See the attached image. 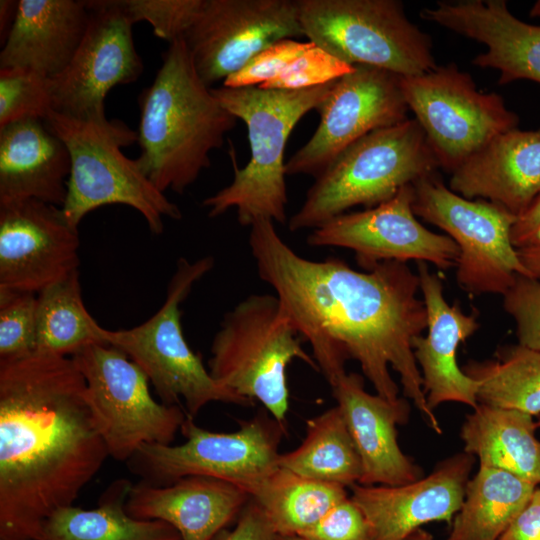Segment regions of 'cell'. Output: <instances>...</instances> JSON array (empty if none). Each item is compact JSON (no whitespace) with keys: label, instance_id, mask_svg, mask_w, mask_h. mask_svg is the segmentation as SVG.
Instances as JSON below:
<instances>
[{"label":"cell","instance_id":"obj_41","mask_svg":"<svg viewBox=\"0 0 540 540\" xmlns=\"http://www.w3.org/2000/svg\"><path fill=\"white\" fill-rule=\"evenodd\" d=\"M277 533L262 508L251 498L233 529L222 530L214 540H276Z\"/></svg>","mask_w":540,"mask_h":540},{"label":"cell","instance_id":"obj_29","mask_svg":"<svg viewBox=\"0 0 540 540\" xmlns=\"http://www.w3.org/2000/svg\"><path fill=\"white\" fill-rule=\"evenodd\" d=\"M536 487L508 471L479 466L467 483L447 540H497Z\"/></svg>","mask_w":540,"mask_h":540},{"label":"cell","instance_id":"obj_30","mask_svg":"<svg viewBox=\"0 0 540 540\" xmlns=\"http://www.w3.org/2000/svg\"><path fill=\"white\" fill-rule=\"evenodd\" d=\"M279 467L306 478L352 487L362 463L341 410L336 405L309 419L306 435L294 450L280 453Z\"/></svg>","mask_w":540,"mask_h":540},{"label":"cell","instance_id":"obj_12","mask_svg":"<svg viewBox=\"0 0 540 540\" xmlns=\"http://www.w3.org/2000/svg\"><path fill=\"white\" fill-rule=\"evenodd\" d=\"M400 86L439 167L450 173L495 136L518 127V115L503 98L479 91L455 63L400 76Z\"/></svg>","mask_w":540,"mask_h":540},{"label":"cell","instance_id":"obj_15","mask_svg":"<svg viewBox=\"0 0 540 540\" xmlns=\"http://www.w3.org/2000/svg\"><path fill=\"white\" fill-rule=\"evenodd\" d=\"M298 36L304 34L297 0H203L183 40L212 88L273 43Z\"/></svg>","mask_w":540,"mask_h":540},{"label":"cell","instance_id":"obj_16","mask_svg":"<svg viewBox=\"0 0 540 540\" xmlns=\"http://www.w3.org/2000/svg\"><path fill=\"white\" fill-rule=\"evenodd\" d=\"M316 110L319 125L286 162V175L317 177L347 147L372 131L407 120L409 111L400 76L364 65L334 81Z\"/></svg>","mask_w":540,"mask_h":540},{"label":"cell","instance_id":"obj_22","mask_svg":"<svg viewBox=\"0 0 540 540\" xmlns=\"http://www.w3.org/2000/svg\"><path fill=\"white\" fill-rule=\"evenodd\" d=\"M420 290L427 311V336L412 341L421 372L427 404L434 411L446 402L471 406L479 404L478 383L457 363V349L479 328L477 314L464 313L458 304L449 305L443 295L441 278L418 262Z\"/></svg>","mask_w":540,"mask_h":540},{"label":"cell","instance_id":"obj_31","mask_svg":"<svg viewBox=\"0 0 540 540\" xmlns=\"http://www.w3.org/2000/svg\"><path fill=\"white\" fill-rule=\"evenodd\" d=\"M250 496L265 512L277 535L294 536L315 524L348 493L341 485L278 467Z\"/></svg>","mask_w":540,"mask_h":540},{"label":"cell","instance_id":"obj_43","mask_svg":"<svg viewBox=\"0 0 540 540\" xmlns=\"http://www.w3.org/2000/svg\"><path fill=\"white\" fill-rule=\"evenodd\" d=\"M511 241L516 249L540 245V195L517 217L511 230Z\"/></svg>","mask_w":540,"mask_h":540},{"label":"cell","instance_id":"obj_11","mask_svg":"<svg viewBox=\"0 0 540 540\" xmlns=\"http://www.w3.org/2000/svg\"><path fill=\"white\" fill-rule=\"evenodd\" d=\"M179 445L144 444L130 459L133 470L154 485L187 476L232 483L249 494L278 467L284 424L264 416L242 421L233 432H212L187 416Z\"/></svg>","mask_w":540,"mask_h":540},{"label":"cell","instance_id":"obj_23","mask_svg":"<svg viewBox=\"0 0 540 540\" xmlns=\"http://www.w3.org/2000/svg\"><path fill=\"white\" fill-rule=\"evenodd\" d=\"M250 499L248 492L232 483L187 476L167 485L145 481L132 485L126 510L137 519L170 524L182 540H214Z\"/></svg>","mask_w":540,"mask_h":540},{"label":"cell","instance_id":"obj_19","mask_svg":"<svg viewBox=\"0 0 540 540\" xmlns=\"http://www.w3.org/2000/svg\"><path fill=\"white\" fill-rule=\"evenodd\" d=\"M474 461L463 452L411 483L353 485L350 497L367 519L371 540H406L424 524L450 522L463 503Z\"/></svg>","mask_w":540,"mask_h":540},{"label":"cell","instance_id":"obj_21","mask_svg":"<svg viewBox=\"0 0 540 540\" xmlns=\"http://www.w3.org/2000/svg\"><path fill=\"white\" fill-rule=\"evenodd\" d=\"M330 386L361 459L358 484L397 486L422 478V470L397 440L396 426L408 420V402H390L367 392L357 373L346 372Z\"/></svg>","mask_w":540,"mask_h":540},{"label":"cell","instance_id":"obj_8","mask_svg":"<svg viewBox=\"0 0 540 540\" xmlns=\"http://www.w3.org/2000/svg\"><path fill=\"white\" fill-rule=\"evenodd\" d=\"M213 266L212 256L195 261L180 258L168 284L166 298L155 314L130 329L102 328L103 341L124 352L144 371L161 402L179 405L183 400L186 414L191 418L210 402L245 407L254 404L219 384L183 334L180 306L194 284Z\"/></svg>","mask_w":540,"mask_h":540},{"label":"cell","instance_id":"obj_46","mask_svg":"<svg viewBox=\"0 0 540 540\" xmlns=\"http://www.w3.org/2000/svg\"><path fill=\"white\" fill-rule=\"evenodd\" d=\"M406 540H434V538L431 533L420 528L410 535Z\"/></svg>","mask_w":540,"mask_h":540},{"label":"cell","instance_id":"obj_33","mask_svg":"<svg viewBox=\"0 0 540 540\" xmlns=\"http://www.w3.org/2000/svg\"><path fill=\"white\" fill-rule=\"evenodd\" d=\"M478 383L480 404L540 414V352L504 347L497 360L471 361L462 369Z\"/></svg>","mask_w":540,"mask_h":540},{"label":"cell","instance_id":"obj_13","mask_svg":"<svg viewBox=\"0 0 540 540\" xmlns=\"http://www.w3.org/2000/svg\"><path fill=\"white\" fill-rule=\"evenodd\" d=\"M109 456L130 460L144 444L169 445L187 414L179 405L157 402L144 371L118 348L99 343L71 356Z\"/></svg>","mask_w":540,"mask_h":540},{"label":"cell","instance_id":"obj_5","mask_svg":"<svg viewBox=\"0 0 540 540\" xmlns=\"http://www.w3.org/2000/svg\"><path fill=\"white\" fill-rule=\"evenodd\" d=\"M439 167L419 123L407 119L365 135L317 177L289 230L315 229L357 205L375 207Z\"/></svg>","mask_w":540,"mask_h":540},{"label":"cell","instance_id":"obj_38","mask_svg":"<svg viewBox=\"0 0 540 540\" xmlns=\"http://www.w3.org/2000/svg\"><path fill=\"white\" fill-rule=\"evenodd\" d=\"M503 307L515 321L518 344L540 352V280L517 275L503 294Z\"/></svg>","mask_w":540,"mask_h":540},{"label":"cell","instance_id":"obj_3","mask_svg":"<svg viewBox=\"0 0 540 540\" xmlns=\"http://www.w3.org/2000/svg\"><path fill=\"white\" fill-rule=\"evenodd\" d=\"M139 107L141 152L135 161L162 193L182 194L192 185L238 120L201 80L183 38L169 43Z\"/></svg>","mask_w":540,"mask_h":540},{"label":"cell","instance_id":"obj_28","mask_svg":"<svg viewBox=\"0 0 540 540\" xmlns=\"http://www.w3.org/2000/svg\"><path fill=\"white\" fill-rule=\"evenodd\" d=\"M132 485L126 479L114 481L94 509L73 505L57 509L43 522L37 540H182L164 521L128 514L126 502Z\"/></svg>","mask_w":540,"mask_h":540},{"label":"cell","instance_id":"obj_47","mask_svg":"<svg viewBox=\"0 0 540 540\" xmlns=\"http://www.w3.org/2000/svg\"><path fill=\"white\" fill-rule=\"evenodd\" d=\"M276 540H305L299 536H280V535H277V539Z\"/></svg>","mask_w":540,"mask_h":540},{"label":"cell","instance_id":"obj_9","mask_svg":"<svg viewBox=\"0 0 540 540\" xmlns=\"http://www.w3.org/2000/svg\"><path fill=\"white\" fill-rule=\"evenodd\" d=\"M310 42L353 65L416 76L437 65L430 36L406 16L398 0H297Z\"/></svg>","mask_w":540,"mask_h":540},{"label":"cell","instance_id":"obj_35","mask_svg":"<svg viewBox=\"0 0 540 540\" xmlns=\"http://www.w3.org/2000/svg\"><path fill=\"white\" fill-rule=\"evenodd\" d=\"M37 294L0 289V362L36 351Z\"/></svg>","mask_w":540,"mask_h":540},{"label":"cell","instance_id":"obj_39","mask_svg":"<svg viewBox=\"0 0 540 540\" xmlns=\"http://www.w3.org/2000/svg\"><path fill=\"white\" fill-rule=\"evenodd\" d=\"M314 44L293 39L277 41L256 54L244 67L223 81V86L241 88L260 86L277 77L293 60Z\"/></svg>","mask_w":540,"mask_h":540},{"label":"cell","instance_id":"obj_6","mask_svg":"<svg viewBox=\"0 0 540 540\" xmlns=\"http://www.w3.org/2000/svg\"><path fill=\"white\" fill-rule=\"evenodd\" d=\"M70 153L67 195L61 207L67 223L78 229L91 211L105 205H126L138 211L155 235L164 231V218L179 220L182 213L141 172L135 159L121 147L138 140L123 122L80 120L51 111L44 120Z\"/></svg>","mask_w":540,"mask_h":540},{"label":"cell","instance_id":"obj_14","mask_svg":"<svg viewBox=\"0 0 540 540\" xmlns=\"http://www.w3.org/2000/svg\"><path fill=\"white\" fill-rule=\"evenodd\" d=\"M89 21L69 64L49 78L53 111L80 120H106L104 101L120 84L143 71L129 20L120 0L85 1Z\"/></svg>","mask_w":540,"mask_h":540},{"label":"cell","instance_id":"obj_42","mask_svg":"<svg viewBox=\"0 0 540 540\" xmlns=\"http://www.w3.org/2000/svg\"><path fill=\"white\" fill-rule=\"evenodd\" d=\"M497 540H540V487Z\"/></svg>","mask_w":540,"mask_h":540},{"label":"cell","instance_id":"obj_25","mask_svg":"<svg viewBox=\"0 0 540 540\" xmlns=\"http://www.w3.org/2000/svg\"><path fill=\"white\" fill-rule=\"evenodd\" d=\"M70 169L66 144L43 120L0 127V204L35 199L62 207Z\"/></svg>","mask_w":540,"mask_h":540},{"label":"cell","instance_id":"obj_40","mask_svg":"<svg viewBox=\"0 0 540 540\" xmlns=\"http://www.w3.org/2000/svg\"><path fill=\"white\" fill-rule=\"evenodd\" d=\"M296 536L305 540H371L367 519L349 496Z\"/></svg>","mask_w":540,"mask_h":540},{"label":"cell","instance_id":"obj_2","mask_svg":"<svg viewBox=\"0 0 540 540\" xmlns=\"http://www.w3.org/2000/svg\"><path fill=\"white\" fill-rule=\"evenodd\" d=\"M108 456L72 357L0 362V540H37Z\"/></svg>","mask_w":540,"mask_h":540},{"label":"cell","instance_id":"obj_32","mask_svg":"<svg viewBox=\"0 0 540 540\" xmlns=\"http://www.w3.org/2000/svg\"><path fill=\"white\" fill-rule=\"evenodd\" d=\"M102 328L83 303L78 270L37 294L36 351L71 357L105 343Z\"/></svg>","mask_w":540,"mask_h":540},{"label":"cell","instance_id":"obj_36","mask_svg":"<svg viewBox=\"0 0 540 540\" xmlns=\"http://www.w3.org/2000/svg\"><path fill=\"white\" fill-rule=\"evenodd\" d=\"M120 4L133 24L146 21L155 36L172 43L183 38L203 0H120Z\"/></svg>","mask_w":540,"mask_h":540},{"label":"cell","instance_id":"obj_45","mask_svg":"<svg viewBox=\"0 0 540 540\" xmlns=\"http://www.w3.org/2000/svg\"><path fill=\"white\" fill-rule=\"evenodd\" d=\"M18 1H7L2 0L0 2V19H1V34L4 30V42L8 36L9 28L8 24L11 23V26L14 22L16 11H17Z\"/></svg>","mask_w":540,"mask_h":540},{"label":"cell","instance_id":"obj_4","mask_svg":"<svg viewBox=\"0 0 540 540\" xmlns=\"http://www.w3.org/2000/svg\"><path fill=\"white\" fill-rule=\"evenodd\" d=\"M333 83L300 90L211 88L221 105L245 123L251 157L242 169L234 164L232 182L203 201L210 217L235 208L238 222L244 226L261 218L286 222L284 153L288 138L304 115L318 108Z\"/></svg>","mask_w":540,"mask_h":540},{"label":"cell","instance_id":"obj_26","mask_svg":"<svg viewBox=\"0 0 540 540\" xmlns=\"http://www.w3.org/2000/svg\"><path fill=\"white\" fill-rule=\"evenodd\" d=\"M88 21L85 1H18L0 53V68H26L47 78L58 75L74 56Z\"/></svg>","mask_w":540,"mask_h":540},{"label":"cell","instance_id":"obj_17","mask_svg":"<svg viewBox=\"0 0 540 540\" xmlns=\"http://www.w3.org/2000/svg\"><path fill=\"white\" fill-rule=\"evenodd\" d=\"M413 184L375 207L343 213L312 230L307 244L342 247L355 253L365 271L383 261L431 262L442 270L456 266L459 248L448 235L425 228L413 211Z\"/></svg>","mask_w":540,"mask_h":540},{"label":"cell","instance_id":"obj_24","mask_svg":"<svg viewBox=\"0 0 540 540\" xmlns=\"http://www.w3.org/2000/svg\"><path fill=\"white\" fill-rule=\"evenodd\" d=\"M449 188L518 217L540 195V130L516 128L495 136L451 173Z\"/></svg>","mask_w":540,"mask_h":540},{"label":"cell","instance_id":"obj_37","mask_svg":"<svg viewBox=\"0 0 540 540\" xmlns=\"http://www.w3.org/2000/svg\"><path fill=\"white\" fill-rule=\"evenodd\" d=\"M354 69L355 66L314 44L293 60L277 77L258 87L275 90L306 89L333 82Z\"/></svg>","mask_w":540,"mask_h":540},{"label":"cell","instance_id":"obj_10","mask_svg":"<svg viewBox=\"0 0 540 540\" xmlns=\"http://www.w3.org/2000/svg\"><path fill=\"white\" fill-rule=\"evenodd\" d=\"M413 189L414 214L444 230L458 246L456 278L470 295H503L517 275L532 277L511 241L516 215L453 192L437 172L413 183Z\"/></svg>","mask_w":540,"mask_h":540},{"label":"cell","instance_id":"obj_18","mask_svg":"<svg viewBox=\"0 0 540 540\" xmlns=\"http://www.w3.org/2000/svg\"><path fill=\"white\" fill-rule=\"evenodd\" d=\"M79 244L61 207L35 199L0 204V289L38 294L78 270Z\"/></svg>","mask_w":540,"mask_h":540},{"label":"cell","instance_id":"obj_7","mask_svg":"<svg viewBox=\"0 0 540 540\" xmlns=\"http://www.w3.org/2000/svg\"><path fill=\"white\" fill-rule=\"evenodd\" d=\"M298 335L276 295L251 294L224 315L211 343L208 370L219 384L258 400L284 424L288 365L298 359L319 372Z\"/></svg>","mask_w":540,"mask_h":540},{"label":"cell","instance_id":"obj_34","mask_svg":"<svg viewBox=\"0 0 540 540\" xmlns=\"http://www.w3.org/2000/svg\"><path fill=\"white\" fill-rule=\"evenodd\" d=\"M51 111L49 78L26 68H0V127L24 119L44 121Z\"/></svg>","mask_w":540,"mask_h":540},{"label":"cell","instance_id":"obj_27","mask_svg":"<svg viewBox=\"0 0 540 540\" xmlns=\"http://www.w3.org/2000/svg\"><path fill=\"white\" fill-rule=\"evenodd\" d=\"M464 452L479 466L498 468L540 486V440L533 416L522 411L478 404L460 432Z\"/></svg>","mask_w":540,"mask_h":540},{"label":"cell","instance_id":"obj_20","mask_svg":"<svg viewBox=\"0 0 540 540\" xmlns=\"http://www.w3.org/2000/svg\"><path fill=\"white\" fill-rule=\"evenodd\" d=\"M420 16L484 44L472 64L498 70L500 85L522 79L540 83V25L515 17L505 0L439 1Z\"/></svg>","mask_w":540,"mask_h":540},{"label":"cell","instance_id":"obj_1","mask_svg":"<svg viewBox=\"0 0 540 540\" xmlns=\"http://www.w3.org/2000/svg\"><path fill=\"white\" fill-rule=\"evenodd\" d=\"M249 247L261 280L269 284L282 310L312 349L319 372L332 385L352 358L376 394L397 402L400 376L411 399L437 434L439 420L427 404L412 341L427 329V311L418 298L419 276L405 262L383 261L357 271L338 258L321 261L298 255L261 218L250 226Z\"/></svg>","mask_w":540,"mask_h":540},{"label":"cell","instance_id":"obj_44","mask_svg":"<svg viewBox=\"0 0 540 540\" xmlns=\"http://www.w3.org/2000/svg\"><path fill=\"white\" fill-rule=\"evenodd\" d=\"M517 253L530 275L540 280V245L518 248Z\"/></svg>","mask_w":540,"mask_h":540}]
</instances>
